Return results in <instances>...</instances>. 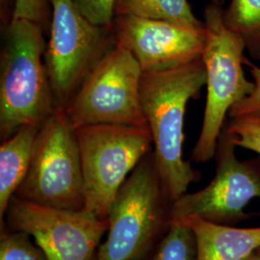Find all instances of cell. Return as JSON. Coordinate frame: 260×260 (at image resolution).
Instances as JSON below:
<instances>
[{
  "label": "cell",
  "instance_id": "cell-1",
  "mask_svg": "<svg viewBox=\"0 0 260 260\" xmlns=\"http://www.w3.org/2000/svg\"><path fill=\"white\" fill-rule=\"evenodd\" d=\"M206 84L203 59L163 72L143 74L141 103L148 122L159 178L173 204L201 178L183 157L184 118L188 103Z\"/></svg>",
  "mask_w": 260,
  "mask_h": 260
},
{
  "label": "cell",
  "instance_id": "cell-2",
  "mask_svg": "<svg viewBox=\"0 0 260 260\" xmlns=\"http://www.w3.org/2000/svg\"><path fill=\"white\" fill-rule=\"evenodd\" d=\"M45 31L33 21L11 19L0 59V138L19 128L42 126L56 110L45 62Z\"/></svg>",
  "mask_w": 260,
  "mask_h": 260
},
{
  "label": "cell",
  "instance_id": "cell-3",
  "mask_svg": "<svg viewBox=\"0 0 260 260\" xmlns=\"http://www.w3.org/2000/svg\"><path fill=\"white\" fill-rule=\"evenodd\" d=\"M172 205L151 149L115 197L107 218V237L96 251V259H149L173 223Z\"/></svg>",
  "mask_w": 260,
  "mask_h": 260
},
{
  "label": "cell",
  "instance_id": "cell-4",
  "mask_svg": "<svg viewBox=\"0 0 260 260\" xmlns=\"http://www.w3.org/2000/svg\"><path fill=\"white\" fill-rule=\"evenodd\" d=\"M223 10L221 5L209 3L204 11L205 45L202 59L207 93L202 130L192 151V160L198 163L215 156L229 112L254 89L253 81L244 74L245 44L224 25Z\"/></svg>",
  "mask_w": 260,
  "mask_h": 260
},
{
  "label": "cell",
  "instance_id": "cell-5",
  "mask_svg": "<svg viewBox=\"0 0 260 260\" xmlns=\"http://www.w3.org/2000/svg\"><path fill=\"white\" fill-rule=\"evenodd\" d=\"M84 180V210L107 219L120 188L151 150L148 127L93 124L75 129Z\"/></svg>",
  "mask_w": 260,
  "mask_h": 260
},
{
  "label": "cell",
  "instance_id": "cell-6",
  "mask_svg": "<svg viewBox=\"0 0 260 260\" xmlns=\"http://www.w3.org/2000/svg\"><path fill=\"white\" fill-rule=\"evenodd\" d=\"M51 21L45 52L56 109L64 108L98 63L117 46L113 27L85 18L74 0H49Z\"/></svg>",
  "mask_w": 260,
  "mask_h": 260
},
{
  "label": "cell",
  "instance_id": "cell-7",
  "mask_svg": "<svg viewBox=\"0 0 260 260\" xmlns=\"http://www.w3.org/2000/svg\"><path fill=\"white\" fill-rule=\"evenodd\" d=\"M142 75L134 56L117 44L63 108L72 126L75 129L93 124L148 127L141 103Z\"/></svg>",
  "mask_w": 260,
  "mask_h": 260
},
{
  "label": "cell",
  "instance_id": "cell-8",
  "mask_svg": "<svg viewBox=\"0 0 260 260\" xmlns=\"http://www.w3.org/2000/svg\"><path fill=\"white\" fill-rule=\"evenodd\" d=\"M15 196L56 208L83 209L84 180L78 142L63 108L56 109L42 125L27 175Z\"/></svg>",
  "mask_w": 260,
  "mask_h": 260
},
{
  "label": "cell",
  "instance_id": "cell-9",
  "mask_svg": "<svg viewBox=\"0 0 260 260\" xmlns=\"http://www.w3.org/2000/svg\"><path fill=\"white\" fill-rule=\"evenodd\" d=\"M1 225L33 237L48 260H89L109 223L84 209L56 208L14 196Z\"/></svg>",
  "mask_w": 260,
  "mask_h": 260
},
{
  "label": "cell",
  "instance_id": "cell-10",
  "mask_svg": "<svg viewBox=\"0 0 260 260\" xmlns=\"http://www.w3.org/2000/svg\"><path fill=\"white\" fill-rule=\"evenodd\" d=\"M235 148L223 128L214 156L217 164L215 177L205 188L187 192L173 203V221L198 216L232 225L249 217L244 209L252 200H260V158L241 161Z\"/></svg>",
  "mask_w": 260,
  "mask_h": 260
},
{
  "label": "cell",
  "instance_id": "cell-11",
  "mask_svg": "<svg viewBox=\"0 0 260 260\" xmlns=\"http://www.w3.org/2000/svg\"><path fill=\"white\" fill-rule=\"evenodd\" d=\"M112 27L117 44L134 56L143 74L191 63L202 58L205 48V29L134 16H115Z\"/></svg>",
  "mask_w": 260,
  "mask_h": 260
},
{
  "label": "cell",
  "instance_id": "cell-12",
  "mask_svg": "<svg viewBox=\"0 0 260 260\" xmlns=\"http://www.w3.org/2000/svg\"><path fill=\"white\" fill-rule=\"evenodd\" d=\"M175 221L185 223L195 234L197 260H246L260 247V226L234 228L198 216Z\"/></svg>",
  "mask_w": 260,
  "mask_h": 260
},
{
  "label": "cell",
  "instance_id": "cell-13",
  "mask_svg": "<svg viewBox=\"0 0 260 260\" xmlns=\"http://www.w3.org/2000/svg\"><path fill=\"white\" fill-rule=\"evenodd\" d=\"M42 126L19 128L0 146V223L11 199L27 175L38 134Z\"/></svg>",
  "mask_w": 260,
  "mask_h": 260
},
{
  "label": "cell",
  "instance_id": "cell-14",
  "mask_svg": "<svg viewBox=\"0 0 260 260\" xmlns=\"http://www.w3.org/2000/svg\"><path fill=\"white\" fill-rule=\"evenodd\" d=\"M115 16H134L165 20L203 30L204 21L196 18L188 0H117Z\"/></svg>",
  "mask_w": 260,
  "mask_h": 260
},
{
  "label": "cell",
  "instance_id": "cell-15",
  "mask_svg": "<svg viewBox=\"0 0 260 260\" xmlns=\"http://www.w3.org/2000/svg\"><path fill=\"white\" fill-rule=\"evenodd\" d=\"M223 19L241 38L251 58L260 60V0H231L223 10Z\"/></svg>",
  "mask_w": 260,
  "mask_h": 260
},
{
  "label": "cell",
  "instance_id": "cell-16",
  "mask_svg": "<svg viewBox=\"0 0 260 260\" xmlns=\"http://www.w3.org/2000/svg\"><path fill=\"white\" fill-rule=\"evenodd\" d=\"M148 260H197V242L191 228L173 221Z\"/></svg>",
  "mask_w": 260,
  "mask_h": 260
},
{
  "label": "cell",
  "instance_id": "cell-17",
  "mask_svg": "<svg viewBox=\"0 0 260 260\" xmlns=\"http://www.w3.org/2000/svg\"><path fill=\"white\" fill-rule=\"evenodd\" d=\"M0 260H48L37 244L24 233L0 226Z\"/></svg>",
  "mask_w": 260,
  "mask_h": 260
},
{
  "label": "cell",
  "instance_id": "cell-18",
  "mask_svg": "<svg viewBox=\"0 0 260 260\" xmlns=\"http://www.w3.org/2000/svg\"><path fill=\"white\" fill-rule=\"evenodd\" d=\"M223 129L235 147L250 149L260 155V118L244 116L225 121Z\"/></svg>",
  "mask_w": 260,
  "mask_h": 260
},
{
  "label": "cell",
  "instance_id": "cell-19",
  "mask_svg": "<svg viewBox=\"0 0 260 260\" xmlns=\"http://www.w3.org/2000/svg\"><path fill=\"white\" fill-rule=\"evenodd\" d=\"M12 19H28L47 32L51 21L49 0H15Z\"/></svg>",
  "mask_w": 260,
  "mask_h": 260
},
{
  "label": "cell",
  "instance_id": "cell-20",
  "mask_svg": "<svg viewBox=\"0 0 260 260\" xmlns=\"http://www.w3.org/2000/svg\"><path fill=\"white\" fill-rule=\"evenodd\" d=\"M85 18L96 25L111 27L117 0H74Z\"/></svg>",
  "mask_w": 260,
  "mask_h": 260
},
{
  "label": "cell",
  "instance_id": "cell-21",
  "mask_svg": "<svg viewBox=\"0 0 260 260\" xmlns=\"http://www.w3.org/2000/svg\"><path fill=\"white\" fill-rule=\"evenodd\" d=\"M245 63L249 66L254 89L246 99L234 105L231 111L229 112V119L251 116L260 118V67L251 64L245 60Z\"/></svg>",
  "mask_w": 260,
  "mask_h": 260
},
{
  "label": "cell",
  "instance_id": "cell-22",
  "mask_svg": "<svg viewBox=\"0 0 260 260\" xmlns=\"http://www.w3.org/2000/svg\"><path fill=\"white\" fill-rule=\"evenodd\" d=\"M246 260H260V247L257 250L253 251Z\"/></svg>",
  "mask_w": 260,
  "mask_h": 260
},
{
  "label": "cell",
  "instance_id": "cell-23",
  "mask_svg": "<svg viewBox=\"0 0 260 260\" xmlns=\"http://www.w3.org/2000/svg\"><path fill=\"white\" fill-rule=\"evenodd\" d=\"M209 3H212V4H216V5H223L224 0H207Z\"/></svg>",
  "mask_w": 260,
  "mask_h": 260
},
{
  "label": "cell",
  "instance_id": "cell-24",
  "mask_svg": "<svg viewBox=\"0 0 260 260\" xmlns=\"http://www.w3.org/2000/svg\"><path fill=\"white\" fill-rule=\"evenodd\" d=\"M95 253H96V252H95ZM95 253H94L93 256H92V257H91V258H90L89 260H98L96 259V255H95Z\"/></svg>",
  "mask_w": 260,
  "mask_h": 260
}]
</instances>
